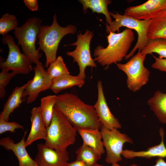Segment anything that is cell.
I'll use <instances>...</instances> for the list:
<instances>
[{
	"label": "cell",
	"instance_id": "cell-21",
	"mask_svg": "<svg viewBox=\"0 0 166 166\" xmlns=\"http://www.w3.org/2000/svg\"><path fill=\"white\" fill-rule=\"evenodd\" d=\"M77 132L83 140V144L93 149L101 156L104 153L105 151L99 130L84 129Z\"/></svg>",
	"mask_w": 166,
	"mask_h": 166
},
{
	"label": "cell",
	"instance_id": "cell-27",
	"mask_svg": "<svg viewBox=\"0 0 166 166\" xmlns=\"http://www.w3.org/2000/svg\"><path fill=\"white\" fill-rule=\"evenodd\" d=\"M47 72L52 79L62 75L69 74L68 69L61 56L58 57L50 64Z\"/></svg>",
	"mask_w": 166,
	"mask_h": 166
},
{
	"label": "cell",
	"instance_id": "cell-11",
	"mask_svg": "<svg viewBox=\"0 0 166 166\" xmlns=\"http://www.w3.org/2000/svg\"><path fill=\"white\" fill-rule=\"evenodd\" d=\"M36 65L33 67L34 77L23 93V98L27 97L26 102L27 104L34 101L41 92L50 89L52 80L40 61Z\"/></svg>",
	"mask_w": 166,
	"mask_h": 166
},
{
	"label": "cell",
	"instance_id": "cell-2",
	"mask_svg": "<svg viewBox=\"0 0 166 166\" xmlns=\"http://www.w3.org/2000/svg\"><path fill=\"white\" fill-rule=\"evenodd\" d=\"M106 38L108 43L107 47L104 48L99 45L93 52L95 61L105 66V69L126 57L135 36L132 30L127 28L120 33L110 32Z\"/></svg>",
	"mask_w": 166,
	"mask_h": 166
},
{
	"label": "cell",
	"instance_id": "cell-9",
	"mask_svg": "<svg viewBox=\"0 0 166 166\" xmlns=\"http://www.w3.org/2000/svg\"><path fill=\"white\" fill-rule=\"evenodd\" d=\"M101 131L106 152V162L112 164L121 161L123 145L125 143L133 144L132 139L117 129H109L102 125Z\"/></svg>",
	"mask_w": 166,
	"mask_h": 166
},
{
	"label": "cell",
	"instance_id": "cell-15",
	"mask_svg": "<svg viewBox=\"0 0 166 166\" xmlns=\"http://www.w3.org/2000/svg\"><path fill=\"white\" fill-rule=\"evenodd\" d=\"M165 4L166 0H148L141 4L127 8L124 15L139 20H150Z\"/></svg>",
	"mask_w": 166,
	"mask_h": 166
},
{
	"label": "cell",
	"instance_id": "cell-31",
	"mask_svg": "<svg viewBox=\"0 0 166 166\" xmlns=\"http://www.w3.org/2000/svg\"><path fill=\"white\" fill-rule=\"evenodd\" d=\"M155 60L152 65V67L160 71L166 72V58H161L153 55Z\"/></svg>",
	"mask_w": 166,
	"mask_h": 166
},
{
	"label": "cell",
	"instance_id": "cell-35",
	"mask_svg": "<svg viewBox=\"0 0 166 166\" xmlns=\"http://www.w3.org/2000/svg\"><path fill=\"white\" fill-rule=\"evenodd\" d=\"M94 166H105L99 164L97 163ZM110 166H122L118 164L117 163H115L112 164H111V165ZM128 166H138L136 164H132V165Z\"/></svg>",
	"mask_w": 166,
	"mask_h": 166
},
{
	"label": "cell",
	"instance_id": "cell-33",
	"mask_svg": "<svg viewBox=\"0 0 166 166\" xmlns=\"http://www.w3.org/2000/svg\"><path fill=\"white\" fill-rule=\"evenodd\" d=\"M65 166H87L81 160L76 159L70 163H67Z\"/></svg>",
	"mask_w": 166,
	"mask_h": 166
},
{
	"label": "cell",
	"instance_id": "cell-6",
	"mask_svg": "<svg viewBox=\"0 0 166 166\" xmlns=\"http://www.w3.org/2000/svg\"><path fill=\"white\" fill-rule=\"evenodd\" d=\"M115 13L109 12L111 16L115 19V20L113 21L110 25L106 24L107 33L109 34L110 32L115 33L116 31L119 33L120 28L125 27L134 30L138 34V39L135 45L124 58L127 60L132 57L137 49L138 51H141L147 45L149 39L148 36V31L151 19L139 20L124 15H121L117 12H115Z\"/></svg>",
	"mask_w": 166,
	"mask_h": 166
},
{
	"label": "cell",
	"instance_id": "cell-1",
	"mask_svg": "<svg viewBox=\"0 0 166 166\" xmlns=\"http://www.w3.org/2000/svg\"><path fill=\"white\" fill-rule=\"evenodd\" d=\"M54 107L65 116L77 131L99 130L102 126L93 106L86 104L73 94L66 93L57 95Z\"/></svg>",
	"mask_w": 166,
	"mask_h": 166
},
{
	"label": "cell",
	"instance_id": "cell-3",
	"mask_svg": "<svg viewBox=\"0 0 166 166\" xmlns=\"http://www.w3.org/2000/svg\"><path fill=\"white\" fill-rule=\"evenodd\" d=\"M46 139L44 144L55 150L65 151L75 143L77 130L65 116L54 108L49 125L46 128Z\"/></svg>",
	"mask_w": 166,
	"mask_h": 166
},
{
	"label": "cell",
	"instance_id": "cell-30",
	"mask_svg": "<svg viewBox=\"0 0 166 166\" xmlns=\"http://www.w3.org/2000/svg\"><path fill=\"white\" fill-rule=\"evenodd\" d=\"M18 129H24V127L21 124L15 121H6L0 118V134L6 132H15V130Z\"/></svg>",
	"mask_w": 166,
	"mask_h": 166
},
{
	"label": "cell",
	"instance_id": "cell-24",
	"mask_svg": "<svg viewBox=\"0 0 166 166\" xmlns=\"http://www.w3.org/2000/svg\"><path fill=\"white\" fill-rule=\"evenodd\" d=\"M153 53L158 54L160 58H166V39H149L146 46L140 51L141 55H145Z\"/></svg>",
	"mask_w": 166,
	"mask_h": 166
},
{
	"label": "cell",
	"instance_id": "cell-17",
	"mask_svg": "<svg viewBox=\"0 0 166 166\" xmlns=\"http://www.w3.org/2000/svg\"><path fill=\"white\" fill-rule=\"evenodd\" d=\"M159 132L161 137V141L158 144L149 147L144 151H134L128 149L123 150L121 155L128 159H132L136 157L148 159L154 157H166V147L164 141V132L162 127L160 129Z\"/></svg>",
	"mask_w": 166,
	"mask_h": 166
},
{
	"label": "cell",
	"instance_id": "cell-10",
	"mask_svg": "<svg viewBox=\"0 0 166 166\" xmlns=\"http://www.w3.org/2000/svg\"><path fill=\"white\" fill-rule=\"evenodd\" d=\"M2 40L3 44L7 45L9 52L5 61H2L1 58V69L5 68L9 71L12 70L17 74H29L33 70L32 63L23 53L20 52L13 37L7 34L3 37Z\"/></svg>",
	"mask_w": 166,
	"mask_h": 166
},
{
	"label": "cell",
	"instance_id": "cell-4",
	"mask_svg": "<svg viewBox=\"0 0 166 166\" xmlns=\"http://www.w3.org/2000/svg\"><path fill=\"white\" fill-rule=\"evenodd\" d=\"M55 14L51 25L42 26L38 35L39 48L45 55V66L46 68L57 58L59 45L63 37L68 34H74L77 30L76 26L72 25H69L65 27L61 26Z\"/></svg>",
	"mask_w": 166,
	"mask_h": 166
},
{
	"label": "cell",
	"instance_id": "cell-32",
	"mask_svg": "<svg viewBox=\"0 0 166 166\" xmlns=\"http://www.w3.org/2000/svg\"><path fill=\"white\" fill-rule=\"evenodd\" d=\"M26 6L32 11H37L38 9V4L37 0H24Z\"/></svg>",
	"mask_w": 166,
	"mask_h": 166
},
{
	"label": "cell",
	"instance_id": "cell-23",
	"mask_svg": "<svg viewBox=\"0 0 166 166\" xmlns=\"http://www.w3.org/2000/svg\"><path fill=\"white\" fill-rule=\"evenodd\" d=\"M78 1L83 6V11L84 14L87 12V9H91L93 12L104 14L106 21L110 25L113 21L108 10V6L112 3L110 0H79Z\"/></svg>",
	"mask_w": 166,
	"mask_h": 166
},
{
	"label": "cell",
	"instance_id": "cell-20",
	"mask_svg": "<svg viewBox=\"0 0 166 166\" xmlns=\"http://www.w3.org/2000/svg\"><path fill=\"white\" fill-rule=\"evenodd\" d=\"M85 79L77 75L66 74L60 76L52 80L50 89L55 93L74 86L81 87L85 84Z\"/></svg>",
	"mask_w": 166,
	"mask_h": 166
},
{
	"label": "cell",
	"instance_id": "cell-14",
	"mask_svg": "<svg viewBox=\"0 0 166 166\" xmlns=\"http://www.w3.org/2000/svg\"><path fill=\"white\" fill-rule=\"evenodd\" d=\"M27 132H25L22 139L16 143L9 137L2 138L0 140V145L6 150L13 152L18 160V166H39L29 156L26 149L25 138Z\"/></svg>",
	"mask_w": 166,
	"mask_h": 166
},
{
	"label": "cell",
	"instance_id": "cell-26",
	"mask_svg": "<svg viewBox=\"0 0 166 166\" xmlns=\"http://www.w3.org/2000/svg\"><path fill=\"white\" fill-rule=\"evenodd\" d=\"M56 97V95H49L41 99L40 107L46 127L51 122Z\"/></svg>",
	"mask_w": 166,
	"mask_h": 166
},
{
	"label": "cell",
	"instance_id": "cell-34",
	"mask_svg": "<svg viewBox=\"0 0 166 166\" xmlns=\"http://www.w3.org/2000/svg\"><path fill=\"white\" fill-rule=\"evenodd\" d=\"M153 166H166V162L162 158L158 157L156 160V164Z\"/></svg>",
	"mask_w": 166,
	"mask_h": 166
},
{
	"label": "cell",
	"instance_id": "cell-13",
	"mask_svg": "<svg viewBox=\"0 0 166 166\" xmlns=\"http://www.w3.org/2000/svg\"><path fill=\"white\" fill-rule=\"evenodd\" d=\"M98 97L93 105L102 125L109 129H118L121 125L118 119L111 113L107 105L104 93L102 83L97 81Z\"/></svg>",
	"mask_w": 166,
	"mask_h": 166
},
{
	"label": "cell",
	"instance_id": "cell-29",
	"mask_svg": "<svg viewBox=\"0 0 166 166\" xmlns=\"http://www.w3.org/2000/svg\"><path fill=\"white\" fill-rule=\"evenodd\" d=\"M0 73V98H3L6 92V88L13 77L18 74L15 72L9 70L5 68L1 69Z\"/></svg>",
	"mask_w": 166,
	"mask_h": 166
},
{
	"label": "cell",
	"instance_id": "cell-19",
	"mask_svg": "<svg viewBox=\"0 0 166 166\" xmlns=\"http://www.w3.org/2000/svg\"><path fill=\"white\" fill-rule=\"evenodd\" d=\"M31 81V80L20 87H17L13 89L4 105L0 114V118L9 121V117L14 110L19 107L23 101V92Z\"/></svg>",
	"mask_w": 166,
	"mask_h": 166
},
{
	"label": "cell",
	"instance_id": "cell-7",
	"mask_svg": "<svg viewBox=\"0 0 166 166\" xmlns=\"http://www.w3.org/2000/svg\"><path fill=\"white\" fill-rule=\"evenodd\" d=\"M146 56L138 51L126 63L117 64L118 68L126 75L127 87L133 92L139 90L149 81L150 73L144 65Z\"/></svg>",
	"mask_w": 166,
	"mask_h": 166
},
{
	"label": "cell",
	"instance_id": "cell-25",
	"mask_svg": "<svg viewBox=\"0 0 166 166\" xmlns=\"http://www.w3.org/2000/svg\"><path fill=\"white\" fill-rule=\"evenodd\" d=\"M76 153V159L81 161L87 166H94L101 157L93 149L83 144Z\"/></svg>",
	"mask_w": 166,
	"mask_h": 166
},
{
	"label": "cell",
	"instance_id": "cell-12",
	"mask_svg": "<svg viewBox=\"0 0 166 166\" xmlns=\"http://www.w3.org/2000/svg\"><path fill=\"white\" fill-rule=\"evenodd\" d=\"M38 152L34 160L39 166H65L69 160L68 152L55 150L44 144H37Z\"/></svg>",
	"mask_w": 166,
	"mask_h": 166
},
{
	"label": "cell",
	"instance_id": "cell-5",
	"mask_svg": "<svg viewBox=\"0 0 166 166\" xmlns=\"http://www.w3.org/2000/svg\"><path fill=\"white\" fill-rule=\"evenodd\" d=\"M42 20L37 17L28 19L22 26L14 31L18 45H21L23 53L32 63L36 64L42 54L40 49H36V42L41 26Z\"/></svg>",
	"mask_w": 166,
	"mask_h": 166
},
{
	"label": "cell",
	"instance_id": "cell-18",
	"mask_svg": "<svg viewBox=\"0 0 166 166\" xmlns=\"http://www.w3.org/2000/svg\"><path fill=\"white\" fill-rule=\"evenodd\" d=\"M149 39H166V4L152 16L148 31Z\"/></svg>",
	"mask_w": 166,
	"mask_h": 166
},
{
	"label": "cell",
	"instance_id": "cell-22",
	"mask_svg": "<svg viewBox=\"0 0 166 166\" xmlns=\"http://www.w3.org/2000/svg\"><path fill=\"white\" fill-rule=\"evenodd\" d=\"M147 104L159 121L166 124V93L156 91Z\"/></svg>",
	"mask_w": 166,
	"mask_h": 166
},
{
	"label": "cell",
	"instance_id": "cell-16",
	"mask_svg": "<svg viewBox=\"0 0 166 166\" xmlns=\"http://www.w3.org/2000/svg\"><path fill=\"white\" fill-rule=\"evenodd\" d=\"M30 114L31 128L25 141L26 147L37 140L42 139L45 140L47 137L46 127L40 106L34 107L30 111Z\"/></svg>",
	"mask_w": 166,
	"mask_h": 166
},
{
	"label": "cell",
	"instance_id": "cell-8",
	"mask_svg": "<svg viewBox=\"0 0 166 166\" xmlns=\"http://www.w3.org/2000/svg\"><path fill=\"white\" fill-rule=\"evenodd\" d=\"M93 32L87 30L84 34L80 31L77 36V40L74 43L65 46H76L75 49L72 51H68L66 54L72 57L73 61L76 62L79 67L78 75L85 79V70L87 67H96L97 64L91 57L90 44L93 36Z\"/></svg>",
	"mask_w": 166,
	"mask_h": 166
},
{
	"label": "cell",
	"instance_id": "cell-28",
	"mask_svg": "<svg viewBox=\"0 0 166 166\" xmlns=\"http://www.w3.org/2000/svg\"><path fill=\"white\" fill-rule=\"evenodd\" d=\"M18 25V22L15 16L5 13L0 19V34L3 37L5 36L10 31H14Z\"/></svg>",
	"mask_w": 166,
	"mask_h": 166
}]
</instances>
